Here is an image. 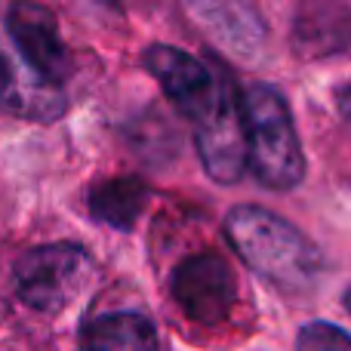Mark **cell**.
I'll return each instance as SVG.
<instances>
[{
	"label": "cell",
	"mask_w": 351,
	"mask_h": 351,
	"mask_svg": "<svg viewBox=\"0 0 351 351\" xmlns=\"http://www.w3.org/2000/svg\"><path fill=\"white\" fill-rule=\"evenodd\" d=\"M170 293L182 315L194 324L216 327L228 321L234 308V274L216 253H194L182 259L170 274Z\"/></svg>",
	"instance_id": "cell-5"
},
{
	"label": "cell",
	"mask_w": 351,
	"mask_h": 351,
	"mask_svg": "<svg viewBox=\"0 0 351 351\" xmlns=\"http://www.w3.org/2000/svg\"><path fill=\"white\" fill-rule=\"evenodd\" d=\"M0 108L3 111H16V114H34V117H43V111L37 108L34 99H28L22 93L16 80V71H12L10 59L0 53Z\"/></svg>",
	"instance_id": "cell-10"
},
{
	"label": "cell",
	"mask_w": 351,
	"mask_h": 351,
	"mask_svg": "<svg viewBox=\"0 0 351 351\" xmlns=\"http://www.w3.org/2000/svg\"><path fill=\"white\" fill-rule=\"evenodd\" d=\"M84 351H158V330L139 311H111L84 330Z\"/></svg>",
	"instance_id": "cell-7"
},
{
	"label": "cell",
	"mask_w": 351,
	"mask_h": 351,
	"mask_svg": "<svg viewBox=\"0 0 351 351\" xmlns=\"http://www.w3.org/2000/svg\"><path fill=\"white\" fill-rule=\"evenodd\" d=\"M342 302H346V311H348V315H351V287H348V290H346V299H342Z\"/></svg>",
	"instance_id": "cell-11"
},
{
	"label": "cell",
	"mask_w": 351,
	"mask_h": 351,
	"mask_svg": "<svg viewBox=\"0 0 351 351\" xmlns=\"http://www.w3.org/2000/svg\"><path fill=\"white\" fill-rule=\"evenodd\" d=\"M145 185L136 176H121V179H108L102 185L93 188L90 194V210L96 219H102L111 228L130 231L139 219L142 206H145Z\"/></svg>",
	"instance_id": "cell-8"
},
{
	"label": "cell",
	"mask_w": 351,
	"mask_h": 351,
	"mask_svg": "<svg viewBox=\"0 0 351 351\" xmlns=\"http://www.w3.org/2000/svg\"><path fill=\"white\" fill-rule=\"evenodd\" d=\"M142 65L152 71V77L160 84V90L167 93V99H170L176 108L185 117H191L194 130L210 123L219 114V108L237 93L231 77H225L222 71L206 68L204 62L182 53L179 47L154 43V47L145 49Z\"/></svg>",
	"instance_id": "cell-3"
},
{
	"label": "cell",
	"mask_w": 351,
	"mask_h": 351,
	"mask_svg": "<svg viewBox=\"0 0 351 351\" xmlns=\"http://www.w3.org/2000/svg\"><path fill=\"white\" fill-rule=\"evenodd\" d=\"M243 96L247 152L256 179L274 191H290L305 176V154L299 145L287 99L271 84H250Z\"/></svg>",
	"instance_id": "cell-2"
},
{
	"label": "cell",
	"mask_w": 351,
	"mask_h": 351,
	"mask_svg": "<svg viewBox=\"0 0 351 351\" xmlns=\"http://www.w3.org/2000/svg\"><path fill=\"white\" fill-rule=\"evenodd\" d=\"M90 274V256L77 243L31 247L12 265V290L19 302L40 315H56L74 299Z\"/></svg>",
	"instance_id": "cell-4"
},
{
	"label": "cell",
	"mask_w": 351,
	"mask_h": 351,
	"mask_svg": "<svg viewBox=\"0 0 351 351\" xmlns=\"http://www.w3.org/2000/svg\"><path fill=\"white\" fill-rule=\"evenodd\" d=\"M225 237L259 278L287 293L308 290L324 268L315 243L296 225L265 206H234L225 216Z\"/></svg>",
	"instance_id": "cell-1"
},
{
	"label": "cell",
	"mask_w": 351,
	"mask_h": 351,
	"mask_svg": "<svg viewBox=\"0 0 351 351\" xmlns=\"http://www.w3.org/2000/svg\"><path fill=\"white\" fill-rule=\"evenodd\" d=\"M6 28L28 68H34L37 80L59 86L68 77L71 59H68V47L59 34L53 12L37 3H19L6 16Z\"/></svg>",
	"instance_id": "cell-6"
},
{
	"label": "cell",
	"mask_w": 351,
	"mask_h": 351,
	"mask_svg": "<svg viewBox=\"0 0 351 351\" xmlns=\"http://www.w3.org/2000/svg\"><path fill=\"white\" fill-rule=\"evenodd\" d=\"M296 351H351V336L336 324L311 321L299 330Z\"/></svg>",
	"instance_id": "cell-9"
}]
</instances>
